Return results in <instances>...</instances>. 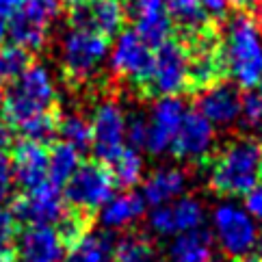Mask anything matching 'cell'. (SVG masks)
<instances>
[{
    "mask_svg": "<svg viewBox=\"0 0 262 262\" xmlns=\"http://www.w3.org/2000/svg\"><path fill=\"white\" fill-rule=\"evenodd\" d=\"M208 184L223 198H243L262 178V141L234 137L208 158Z\"/></svg>",
    "mask_w": 262,
    "mask_h": 262,
    "instance_id": "cell-1",
    "label": "cell"
},
{
    "mask_svg": "<svg viewBox=\"0 0 262 262\" xmlns=\"http://www.w3.org/2000/svg\"><path fill=\"white\" fill-rule=\"evenodd\" d=\"M221 54L238 87L256 89L262 82V29L247 11H236L226 20Z\"/></svg>",
    "mask_w": 262,
    "mask_h": 262,
    "instance_id": "cell-2",
    "label": "cell"
},
{
    "mask_svg": "<svg viewBox=\"0 0 262 262\" xmlns=\"http://www.w3.org/2000/svg\"><path fill=\"white\" fill-rule=\"evenodd\" d=\"M5 119L9 126L22 128L26 121L57 111V87L48 68L41 63L26 65L11 80L5 100Z\"/></svg>",
    "mask_w": 262,
    "mask_h": 262,
    "instance_id": "cell-3",
    "label": "cell"
},
{
    "mask_svg": "<svg viewBox=\"0 0 262 262\" xmlns=\"http://www.w3.org/2000/svg\"><path fill=\"white\" fill-rule=\"evenodd\" d=\"M111 50V37L96 31L70 26L61 37V70L65 80L74 87L89 85L100 74Z\"/></svg>",
    "mask_w": 262,
    "mask_h": 262,
    "instance_id": "cell-4",
    "label": "cell"
},
{
    "mask_svg": "<svg viewBox=\"0 0 262 262\" xmlns=\"http://www.w3.org/2000/svg\"><path fill=\"white\" fill-rule=\"evenodd\" d=\"M59 11V0H17L15 11L9 17L7 37H11L13 46H20L26 52L41 50Z\"/></svg>",
    "mask_w": 262,
    "mask_h": 262,
    "instance_id": "cell-5",
    "label": "cell"
},
{
    "mask_svg": "<svg viewBox=\"0 0 262 262\" xmlns=\"http://www.w3.org/2000/svg\"><path fill=\"white\" fill-rule=\"evenodd\" d=\"M189 87V52L176 37L163 41L154 52L152 74L145 80L141 93L145 98L180 96Z\"/></svg>",
    "mask_w": 262,
    "mask_h": 262,
    "instance_id": "cell-6",
    "label": "cell"
},
{
    "mask_svg": "<svg viewBox=\"0 0 262 262\" xmlns=\"http://www.w3.org/2000/svg\"><path fill=\"white\" fill-rule=\"evenodd\" d=\"M212 241L232 258H247L258 245L256 219L234 202H223L212 210Z\"/></svg>",
    "mask_w": 262,
    "mask_h": 262,
    "instance_id": "cell-7",
    "label": "cell"
},
{
    "mask_svg": "<svg viewBox=\"0 0 262 262\" xmlns=\"http://www.w3.org/2000/svg\"><path fill=\"white\" fill-rule=\"evenodd\" d=\"M115 184L111 178L108 167L98 161L80 163L76 171L65 182V195L63 200L70 204L72 210H76L85 217L93 219L98 210L104 206V202L113 195Z\"/></svg>",
    "mask_w": 262,
    "mask_h": 262,
    "instance_id": "cell-8",
    "label": "cell"
},
{
    "mask_svg": "<svg viewBox=\"0 0 262 262\" xmlns=\"http://www.w3.org/2000/svg\"><path fill=\"white\" fill-rule=\"evenodd\" d=\"M126 141V115L115 100H102L91 117V152L93 158L108 167L121 154Z\"/></svg>",
    "mask_w": 262,
    "mask_h": 262,
    "instance_id": "cell-9",
    "label": "cell"
},
{
    "mask_svg": "<svg viewBox=\"0 0 262 262\" xmlns=\"http://www.w3.org/2000/svg\"><path fill=\"white\" fill-rule=\"evenodd\" d=\"M154 52L133 29L121 31L117 43L111 52V72L117 78H126L137 89H143L145 80L152 74Z\"/></svg>",
    "mask_w": 262,
    "mask_h": 262,
    "instance_id": "cell-10",
    "label": "cell"
},
{
    "mask_svg": "<svg viewBox=\"0 0 262 262\" xmlns=\"http://www.w3.org/2000/svg\"><path fill=\"white\" fill-rule=\"evenodd\" d=\"M65 212V200L57 184L43 182L31 191H24L13 204V217L24 226H54Z\"/></svg>",
    "mask_w": 262,
    "mask_h": 262,
    "instance_id": "cell-11",
    "label": "cell"
},
{
    "mask_svg": "<svg viewBox=\"0 0 262 262\" xmlns=\"http://www.w3.org/2000/svg\"><path fill=\"white\" fill-rule=\"evenodd\" d=\"M214 143V126L200 111H184L176 130L171 152L184 163H206Z\"/></svg>",
    "mask_w": 262,
    "mask_h": 262,
    "instance_id": "cell-12",
    "label": "cell"
},
{
    "mask_svg": "<svg viewBox=\"0 0 262 262\" xmlns=\"http://www.w3.org/2000/svg\"><path fill=\"white\" fill-rule=\"evenodd\" d=\"M241 98L243 93L238 91L236 82L223 78L195 93V106L212 126L228 128L241 117Z\"/></svg>",
    "mask_w": 262,
    "mask_h": 262,
    "instance_id": "cell-13",
    "label": "cell"
},
{
    "mask_svg": "<svg viewBox=\"0 0 262 262\" xmlns=\"http://www.w3.org/2000/svg\"><path fill=\"white\" fill-rule=\"evenodd\" d=\"M149 228L158 236H176V234L200 228L204 223V206L195 198H176L161 206H154L149 212Z\"/></svg>",
    "mask_w": 262,
    "mask_h": 262,
    "instance_id": "cell-14",
    "label": "cell"
},
{
    "mask_svg": "<svg viewBox=\"0 0 262 262\" xmlns=\"http://www.w3.org/2000/svg\"><path fill=\"white\" fill-rule=\"evenodd\" d=\"M184 115V104L178 96H165L154 104L147 117V135H145V152L161 156L171 149L176 130Z\"/></svg>",
    "mask_w": 262,
    "mask_h": 262,
    "instance_id": "cell-15",
    "label": "cell"
},
{
    "mask_svg": "<svg viewBox=\"0 0 262 262\" xmlns=\"http://www.w3.org/2000/svg\"><path fill=\"white\" fill-rule=\"evenodd\" d=\"M72 26L96 31L104 37H113L124 31L128 22V11L124 0H87L85 5L72 9Z\"/></svg>",
    "mask_w": 262,
    "mask_h": 262,
    "instance_id": "cell-16",
    "label": "cell"
},
{
    "mask_svg": "<svg viewBox=\"0 0 262 262\" xmlns=\"http://www.w3.org/2000/svg\"><path fill=\"white\" fill-rule=\"evenodd\" d=\"M126 11L133 20V31L149 48H158L171 37L173 22L165 7V0H133L126 7Z\"/></svg>",
    "mask_w": 262,
    "mask_h": 262,
    "instance_id": "cell-17",
    "label": "cell"
},
{
    "mask_svg": "<svg viewBox=\"0 0 262 262\" xmlns=\"http://www.w3.org/2000/svg\"><path fill=\"white\" fill-rule=\"evenodd\" d=\"M17 262H63L65 243L52 226H26L15 238Z\"/></svg>",
    "mask_w": 262,
    "mask_h": 262,
    "instance_id": "cell-18",
    "label": "cell"
},
{
    "mask_svg": "<svg viewBox=\"0 0 262 262\" xmlns=\"http://www.w3.org/2000/svg\"><path fill=\"white\" fill-rule=\"evenodd\" d=\"M11 169L15 184H20L24 191L48 182V149L41 143L24 139L13 147Z\"/></svg>",
    "mask_w": 262,
    "mask_h": 262,
    "instance_id": "cell-19",
    "label": "cell"
},
{
    "mask_svg": "<svg viewBox=\"0 0 262 262\" xmlns=\"http://www.w3.org/2000/svg\"><path fill=\"white\" fill-rule=\"evenodd\" d=\"M98 212L104 230H126L143 217L145 202L139 193L124 191L119 195H111Z\"/></svg>",
    "mask_w": 262,
    "mask_h": 262,
    "instance_id": "cell-20",
    "label": "cell"
},
{
    "mask_svg": "<svg viewBox=\"0 0 262 262\" xmlns=\"http://www.w3.org/2000/svg\"><path fill=\"white\" fill-rule=\"evenodd\" d=\"M186 189V173L178 167H161L147 176L143 182V202L152 206H161L180 198Z\"/></svg>",
    "mask_w": 262,
    "mask_h": 262,
    "instance_id": "cell-21",
    "label": "cell"
},
{
    "mask_svg": "<svg viewBox=\"0 0 262 262\" xmlns=\"http://www.w3.org/2000/svg\"><path fill=\"white\" fill-rule=\"evenodd\" d=\"M115 238L106 230H87L82 236L72 243L63 262H111L113 260Z\"/></svg>",
    "mask_w": 262,
    "mask_h": 262,
    "instance_id": "cell-22",
    "label": "cell"
},
{
    "mask_svg": "<svg viewBox=\"0 0 262 262\" xmlns=\"http://www.w3.org/2000/svg\"><path fill=\"white\" fill-rule=\"evenodd\" d=\"M212 234L200 226L195 230L176 234L169 254L173 262H208L212 258Z\"/></svg>",
    "mask_w": 262,
    "mask_h": 262,
    "instance_id": "cell-23",
    "label": "cell"
},
{
    "mask_svg": "<svg viewBox=\"0 0 262 262\" xmlns=\"http://www.w3.org/2000/svg\"><path fill=\"white\" fill-rule=\"evenodd\" d=\"M158 251L154 241L143 232H128L113 245L111 262H156Z\"/></svg>",
    "mask_w": 262,
    "mask_h": 262,
    "instance_id": "cell-24",
    "label": "cell"
},
{
    "mask_svg": "<svg viewBox=\"0 0 262 262\" xmlns=\"http://www.w3.org/2000/svg\"><path fill=\"white\" fill-rule=\"evenodd\" d=\"M165 7L171 15L173 26H178V31H180V37L193 35L214 24L202 11L200 0H165Z\"/></svg>",
    "mask_w": 262,
    "mask_h": 262,
    "instance_id": "cell-25",
    "label": "cell"
},
{
    "mask_svg": "<svg viewBox=\"0 0 262 262\" xmlns=\"http://www.w3.org/2000/svg\"><path fill=\"white\" fill-rule=\"evenodd\" d=\"M111 178H113L115 189H133L143 176V158L139 156V149L124 147L121 154L108 165Z\"/></svg>",
    "mask_w": 262,
    "mask_h": 262,
    "instance_id": "cell-26",
    "label": "cell"
},
{
    "mask_svg": "<svg viewBox=\"0 0 262 262\" xmlns=\"http://www.w3.org/2000/svg\"><path fill=\"white\" fill-rule=\"evenodd\" d=\"M57 137L63 139V143L76 147L78 152H87V149H91V121L76 111L59 115Z\"/></svg>",
    "mask_w": 262,
    "mask_h": 262,
    "instance_id": "cell-27",
    "label": "cell"
},
{
    "mask_svg": "<svg viewBox=\"0 0 262 262\" xmlns=\"http://www.w3.org/2000/svg\"><path fill=\"white\" fill-rule=\"evenodd\" d=\"M80 152L76 147H72L68 143H57L48 152V182L52 184H65L70 180V176L76 171V167L80 165Z\"/></svg>",
    "mask_w": 262,
    "mask_h": 262,
    "instance_id": "cell-28",
    "label": "cell"
},
{
    "mask_svg": "<svg viewBox=\"0 0 262 262\" xmlns=\"http://www.w3.org/2000/svg\"><path fill=\"white\" fill-rule=\"evenodd\" d=\"M57 119H59V111H54V113H48V115H41V117H35L31 121H26V124L22 128H17V130H20L22 137L29 139V141L46 145L57 137Z\"/></svg>",
    "mask_w": 262,
    "mask_h": 262,
    "instance_id": "cell-29",
    "label": "cell"
},
{
    "mask_svg": "<svg viewBox=\"0 0 262 262\" xmlns=\"http://www.w3.org/2000/svg\"><path fill=\"white\" fill-rule=\"evenodd\" d=\"M29 65V52L20 46H0V85L11 82Z\"/></svg>",
    "mask_w": 262,
    "mask_h": 262,
    "instance_id": "cell-30",
    "label": "cell"
},
{
    "mask_svg": "<svg viewBox=\"0 0 262 262\" xmlns=\"http://www.w3.org/2000/svg\"><path fill=\"white\" fill-rule=\"evenodd\" d=\"M243 126L262 130V93L256 89H247L241 98V117Z\"/></svg>",
    "mask_w": 262,
    "mask_h": 262,
    "instance_id": "cell-31",
    "label": "cell"
},
{
    "mask_svg": "<svg viewBox=\"0 0 262 262\" xmlns=\"http://www.w3.org/2000/svg\"><path fill=\"white\" fill-rule=\"evenodd\" d=\"M15 238H17V221L13 212H9L0 206V258L9 256V251L15 247Z\"/></svg>",
    "mask_w": 262,
    "mask_h": 262,
    "instance_id": "cell-32",
    "label": "cell"
},
{
    "mask_svg": "<svg viewBox=\"0 0 262 262\" xmlns=\"http://www.w3.org/2000/svg\"><path fill=\"white\" fill-rule=\"evenodd\" d=\"M145 135H147V117L143 113H133L126 121V139L133 149L145 147Z\"/></svg>",
    "mask_w": 262,
    "mask_h": 262,
    "instance_id": "cell-33",
    "label": "cell"
},
{
    "mask_svg": "<svg viewBox=\"0 0 262 262\" xmlns=\"http://www.w3.org/2000/svg\"><path fill=\"white\" fill-rule=\"evenodd\" d=\"M13 186H15V180H13L11 161H9V158L3 154V149H0V206L11 198Z\"/></svg>",
    "mask_w": 262,
    "mask_h": 262,
    "instance_id": "cell-34",
    "label": "cell"
},
{
    "mask_svg": "<svg viewBox=\"0 0 262 262\" xmlns=\"http://www.w3.org/2000/svg\"><path fill=\"white\" fill-rule=\"evenodd\" d=\"M202 11L206 13L210 22H221L228 13V0H200Z\"/></svg>",
    "mask_w": 262,
    "mask_h": 262,
    "instance_id": "cell-35",
    "label": "cell"
},
{
    "mask_svg": "<svg viewBox=\"0 0 262 262\" xmlns=\"http://www.w3.org/2000/svg\"><path fill=\"white\" fill-rule=\"evenodd\" d=\"M245 210L254 219H260L262 221V184L260 182L245 195Z\"/></svg>",
    "mask_w": 262,
    "mask_h": 262,
    "instance_id": "cell-36",
    "label": "cell"
},
{
    "mask_svg": "<svg viewBox=\"0 0 262 262\" xmlns=\"http://www.w3.org/2000/svg\"><path fill=\"white\" fill-rule=\"evenodd\" d=\"M17 0H0V43L7 39V26H9V17L15 11Z\"/></svg>",
    "mask_w": 262,
    "mask_h": 262,
    "instance_id": "cell-37",
    "label": "cell"
},
{
    "mask_svg": "<svg viewBox=\"0 0 262 262\" xmlns=\"http://www.w3.org/2000/svg\"><path fill=\"white\" fill-rule=\"evenodd\" d=\"M11 143V126L7 124V119L0 117V149Z\"/></svg>",
    "mask_w": 262,
    "mask_h": 262,
    "instance_id": "cell-38",
    "label": "cell"
},
{
    "mask_svg": "<svg viewBox=\"0 0 262 262\" xmlns=\"http://www.w3.org/2000/svg\"><path fill=\"white\" fill-rule=\"evenodd\" d=\"M61 5H65L68 9H76V7H80V5H85L87 0H59Z\"/></svg>",
    "mask_w": 262,
    "mask_h": 262,
    "instance_id": "cell-39",
    "label": "cell"
},
{
    "mask_svg": "<svg viewBox=\"0 0 262 262\" xmlns=\"http://www.w3.org/2000/svg\"><path fill=\"white\" fill-rule=\"evenodd\" d=\"M243 262H262L260 256H247V258H243Z\"/></svg>",
    "mask_w": 262,
    "mask_h": 262,
    "instance_id": "cell-40",
    "label": "cell"
},
{
    "mask_svg": "<svg viewBox=\"0 0 262 262\" xmlns=\"http://www.w3.org/2000/svg\"><path fill=\"white\" fill-rule=\"evenodd\" d=\"M208 262H236V260H234V258H219V260H208Z\"/></svg>",
    "mask_w": 262,
    "mask_h": 262,
    "instance_id": "cell-41",
    "label": "cell"
},
{
    "mask_svg": "<svg viewBox=\"0 0 262 262\" xmlns=\"http://www.w3.org/2000/svg\"><path fill=\"white\" fill-rule=\"evenodd\" d=\"M0 262H7V260H3V258H0Z\"/></svg>",
    "mask_w": 262,
    "mask_h": 262,
    "instance_id": "cell-42",
    "label": "cell"
}]
</instances>
